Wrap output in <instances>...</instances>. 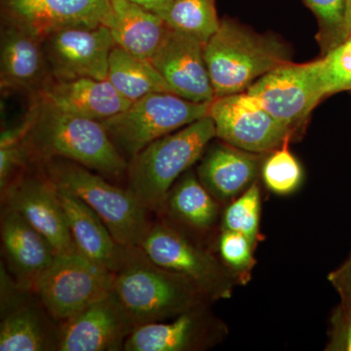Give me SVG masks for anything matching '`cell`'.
<instances>
[{
    "instance_id": "1",
    "label": "cell",
    "mask_w": 351,
    "mask_h": 351,
    "mask_svg": "<svg viewBox=\"0 0 351 351\" xmlns=\"http://www.w3.org/2000/svg\"><path fill=\"white\" fill-rule=\"evenodd\" d=\"M24 143L31 159H66L101 175L117 177L128 163L100 121L56 110L38 100Z\"/></svg>"
},
{
    "instance_id": "2",
    "label": "cell",
    "mask_w": 351,
    "mask_h": 351,
    "mask_svg": "<svg viewBox=\"0 0 351 351\" xmlns=\"http://www.w3.org/2000/svg\"><path fill=\"white\" fill-rule=\"evenodd\" d=\"M113 293L136 327L173 319L209 301L188 278L159 267L140 247L127 250Z\"/></svg>"
},
{
    "instance_id": "3",
    "label": "cell",
    "mask_w": 351,
    "mask_h": 351,
    "mask_svg": "<svg viewBox=\"0 0 351 351\" xmlns=\"http://www.w3.org/2000/svg\"><path fill=\"white\" fill-rule=\"evenodd\" d=\"M204 58L216 97L243 93L263 75L291 63L280 39L230 20L221 21L205 44Z\"/></svg>"
},
{
    "instance_id": "4",
    "label": "cell",
    "mask_w": 351,
    "mask_h": 351,
    "mask_svg": "<svg viewBox=\"0 0 351 351\" xmlns=\"http://www.w3.org/2000/svg\"><path fill=\"white\" fill-rule=\"evenodd\" d=\"M216 137L208 115L154 141L132 157L127 168L129 189L149 211L162 214L170 189Z\"/></svg>"
},
{
    "instance_id": "5",
    "label": "cell",
    "mask_w": 351,
    "mask_h": 351,
    "mask_svg": "<svg viewBox=\"0 0 351 351\" xmlns=\"http://www.w3.org/2000/svg\"><path fill=\"white\" fill-rule=\"evenodd\" d=\"M45 173L57 188L91 208L120 245L140 246L152 225L149 211L130 189L113 186L99 173L66 159L45 161Z\"/></svg>"
},
{
    "instance_id": "6",
    "label": "cell",
    "mask_w": 351,
    "mask_h": 351,
    "mask_svg": "<svg viewBox=\"0 0 351 351\" xmlns=\"http://www.w3.org/2000/svg\"><path fill=\"white\" fill-rule=\"evenodd\" d=\"M210 104L166 92L152 93L101 123L120 154L132 158L154 141L208 117Z\"/></svg>"
},
{
    "instance_id": "7",
    "label": "cell",
    "mask_w": 351,
    "mask_h": 351,
    "mask_svg": "<svg viewBox=\"0 0 351 351\" xmlns=\"http://www.w3.org/2000/svg\"><path fill=\"white\" fill-rule=\"evenodd\" d=\"M138 247L159 267L188 278L209 301L232 297V272L174 223H152Z\"/></svg>"
},
{
    "instance_id": "8",
    "label": "cell",
    "mask_w": 351,
    "mask_h": 351,
    "mask_svg": "<svg viewBox=\"0 0 351 351\" xmlns=\"http://www.w3.org/2000/svg\"><path fill=\"white\" fill-rule=\"evenodd\" d=\"M246 93L294 136L318 104L329 96L321 59L284 64L261 77Z\"/></svg>"
},
{
    "instance_id": "9",
    "label": "cell",
    "mask_w": 351,
    "mask_h": 351,
    "mask_svg": "<svg viewBox=\"0 0 351 351\" xmlns=\"http://www.w3.org/2000/svg\"><path fill=\"white\" fill-rule=\"evenodd\" d=\"M114 274L78 252L56 256L39 281L36 294L61 323L112 292Z\"/></svg>"
},
{
    "instance_id": "10",
    "label": "cell",
    "mask_w": 351,
    "mask_h": 351,
    "mask_svg": "<svg viewBox=\"0 0 351 351\" xmlns=\"http://www.w3.org/2000/svg\"><path fill=\"white\" fill-rule=\"evenodd\" d=\"M217 138L254 154H269L289 143L294 135L279 123L246 92L216 97L210 104Z\"/></svg>"
},
{
    "instance_id": "11",
    "label": "cell",
    "mask_w": 351,
    "mask_h": 351,
    "mask_svg": "<svg viewBox=\"0 0 351 351\" xmlns=\"http://www.w3.org/2000/svg\"><path fill=\"white\" fill-rule=\"evenodd\" d=\"M50 76L58 80H106L115 46L106 25L61 29L43 39Z\"/></svg>"
},
{
    "instance_id": "12",
    "label": "cell",
    "mask_w": 351,
    "mask_h": 351,
    "mask_svg": "<svg viewBox=\"0 0 351 351\" xmlns=\"http://www.w3.org/2000/svg\"><path fill=\"white\" fill-rule=\"evenodd\" d=\"M29 293L1 267V351L57 350L60 323L53 324L56 320L43 302L29 299Z\"/></svg>"
},
{
    "instance_id": "13",
    "label": "cell",
    "mask_w": 351,
    "mask_h": 351,
    "mask_svg": "<svg viewBox=\"0 0 351 351\" xmlns=\"http://www.w3.org/2000/svg\"><path fill=\"white\" fill-rule=\"evenodd\" d=\"M7 206L18 212L52 245L58 256L76 253L66 214L47 175H19L4 191Z\"/></svg>"
},
{
    "instance_id": "14",
    "label": "cell",
    "mask_w": 351,
    "mask_h": 351,
    "mask_svg": "<svg viewBox=\"0 0 351 351\" xmlns=\"http://www.w3.org/2000/svg\"><path fill=\"white\" fill-rule=\"evenodd\" d=\"M136 326L113 293L60 323L59 351H119Z\"/></svg>"
},
{
    "instance_id": "15",
    "label": "cell",
    "mask_w": 351,
    "mask_h": 351,
    "mask_svg": "<svg viewBox=\"0 0 351 351\" xmlns=\"http://www.w3.org/2000/svg\"><path fill=\"white\" fill-rule=\"evenodd\" d=\"M3 6L9 24L44 39L61 29L103 25L110 0H3Z\"/></svg>"
},
{
    "instance_id": "16",
    "label": "cell",
    "mask_w": 351,
    "mask_h": 351,
    "mask_svg": "<svg viewBox=\"0 0 351 351\" xmlns=\"http://www.w3.org/2000/svg\"><path fill=\"white\" fill-rule=\"evenodd\" d=\"M149 62L178 96L199 104H210L216 98L204 44L198 39L170 29Z\"/></svg>"
},
{
    "instance_id": "17",
    "label": "cell",
    "mask_w": 351,
    "mask_h": 351,
    "mask_svg": "<svg viewBox=\"0 0 351 351\" xmlns=\"http://www.w3.org/2000/svg\"><path fill=\"white\" fill-rule=\"evenodd\" d=\"M0 233L9 274L21 289L36 293L56 252L40 232L7 205L1 211Z\"/></svg>"
},
{
    "instance_id": "18",
    "label": "cell",
    "mask_w": 351,
    "mask_h": 351,
    "mask_svg": "<svg viewBox=\"0 0 351 351\" xmlns=\"http://www.w3.org/2000/svg\"><path fill=\"white\" fill-rule=\"evenodd\" d=\"M221 332L204 304L180 314L169 322L136 327L126 339L125 351H193L216 343Z\"/></svg>"
},
{
    "instance_id": "19",
    "label": "cell",
    "mask_w": 351,
    "mask_h": 351,
    "mask_svg": "<svg viewBox=\"0 0 351 351\" xmlns=\"http://www.w3.org/2000/svg\"><path fill=\"white\" fill-rule=\"evenodd\" d=\"M36 100L61 112L100 122L131 105L107 80L89 77L58 80L50 76L36 92Z\"/></svg>"
},
{
    "instance_id": "20",
    "label": "cell",
    "mask_w": 351,
    "mask_h": 351,
    "mask_svg": "<svg viewBox=\"0 0 351 351\" xmlns=\"http://www.w3.org/2000/svg\"><path fill=\"white\" fill-rule=\"evenodd\" d=\"M263 156L226 144H217L201 157L197 177L219 202L239 197L262 172Z\"/></svg>"
},
{
    "instance_id": "21",
    "label": "cell",
    "mask_w": 351,
    "mask_h": 351,
    "mask_svg": "<svg viewBox=\"0 0 351 351\" xmlns=\"http://www.w3.org/2000/svg\"><path fill=\"white\" fill-rule=\"evenodd\" d=\"M50 77L43 39L18 25L2 29L0 83L2 89L38 92Z\"/></svg>"
},
{
    "instance_id": "22",
    "label": "cell",
    "mask_w": 351,
    "mask_h": 351,
    "mask_svg": "<svg viewBox=\"0 0 351 351\" xmlns=\"http://www.w3.org/2000/svg\"><path fill=\"white\" fill-rule=\"evenodd\" d=\"M57 189L76 250L115 274L125 260L129 247L120 245L100 217L83 201L64 189Z\"/></svg>"
},
{
    "instance_id": "23",
    "label": "cell",
    "mask_w": 351,
    "mask_h": 351,
    "mask_svg": "<svg viewBox=\"0 0 351 351\" xmlns=\"http://www.w3.org/2000/svg\"><path fill=\"white\" fill-rule=\"evenodd\" d=\"M104 25L110 29L115 45L147 61L156 54L170 29L160 16L129 0H110Z\"/></svg>"
},
{
    "instance_id": "24",
    "label": "cell",
    "mask_w": 351,
    "mask_h": 351,
    "mask_svg": "<svg viewBox=\"0 0 351 351\" xmlns=\"http://www.w3.org/2000/svg\"><path fill=\"white\" fill-rule=\"evenodd\" d=\"M162 214L191 230L206 232L218 221L219 204L197 175L189 170L170 189Z\"/></svg>"
},
{
    "instance_id": "25",
    "label": "cell",
    "mask_w": 351,
    "mask_h": 351,
    "mask_svg": "<svg viewBox=\"0 0 351 351\" xmlns=\"http://www.w3.org/2000/svg\"><path fill=\"white\" fill-rule=\"evenodd\" d=\"M107 80L131 103L152 93H173L151 62L134 56L117 45L110 53Z\"/></svg>"
},
{
    "instance_id": "26",
    "label": "cell",
    "mask_w": 351,
    "mask_h": 351,
    "mask_svg": "<svg viewBox=\"0 0 351 351\" xmlns=\"http://www.w3.org/2000/svg\"><path fill=\"white\" fill-rule=\"evenodd\" d=\"M160 17L170 29L189 34L204 45L218 32L221 22L215 0H172Z\"/></svg>"
},
{
    "instance_id": "27",
    "label": "cell",
    "mask_w": 351,
    "mask_h": 351,
    "mask_svg": "<svg viewBox=\"0 0 351 351\" xmlns=\"http://www.w3.org/2000/svg\"><path fill=\"white\" fill-rule=\"evenodd\" d=\"M260 218L261 189L256 181L226 208L221 219V230L242 233L256 243Z\"/></svg>"
},
{
    "instance_id": "28",
    "label": "cell",
    "mask_w": 351,
    "mask_h": 351,
    "mask_svg": "<svg viewBox=\"0 0 351 351\" xmlns=\"http://www.w3.org/2000/svg\"><path fill=\"white\" fill-rule=\"evenodd\" d=\"M288 144L286 143L272 152L263 164L262 176L265 186L279 195L294 193L302 181L301 165L289 151Z\"/></svg>"
},
{
    "instance_id": "29",
    "label": "cell",
    "mask_w": 351,
    "mask_h": 351,
    "mask_svg": "<svg viewBox=\"0 0 351 351\" xmlns=\"http://www.w3.org/2000/svg\"><path fill=\"white\" fill-rule=\"evenodd\" d=\"M317 18V39L325 54L341 43L345 25L346 0H302Z\"/></svg>"
},
{
    "instance_id": "30",
    "label": "cell",
    "mask_w": 351,
    "mask_h": 351,
    "mask_svg": "<svg viewBox=\"0 0 351 351\" xmlns=\"http://www.w3.org/2000/svg\"><path fill=\"white\" fill-rule=\"evenodd\" d=\"M255 242L242 233L221 230L219 239V253L221 262L228 270L243 283L248 281L250 272L255 267L253 251Z\"/></svg>"
},
{
    "instance_id": "31",
    "label": "cell",
    "mask_w": 351,
    "mask_h": 351,
    "mask_svg": "<svg viewBox=\"0 0 351 351\" xmlns=\"http://www.w3.org/2000/svg\"><path fill=\"white\" fill-rule=\"evenodd\" d=\"M329 96L351 90V36L321 58Z\"/></svg>"
},
{
    "instance_id": "32",
    "label": "cell",
    "mask_w": 351,
    "mask_h": 351,
    "mask_svg": "<svg viewBox=\"0 0 351 351\" xmlns=\"http://www.w3.org/2000/svg\"><path fill=\"white\" fill-rule=\"evenodd\" d=\"M31 159L24 141L0 147V188L1 191L15 179Z\"/></svg>"
},
{
    "instance_id": "33",
    "label": "cell",
    "mask_w": 351,
    "mask_h": 351,
    "mask_svg": "<svg viewBox=\"0 0 351 351\" xmlns=\"http://www.w3.org/2000/svg\"><path fill=\"white\" fill-rule=\"evenodd\" d=\"M332 324V338L328 350L351 351V315L345 304H339L335 311Z\"/></svg>"
},
{
    "instance_id": "34",
    "label": "cell",
    "mask_w": 351,
    "mask_h": 351,
    "mask_svg": "<svg viewBox=\"0 0 351 351\" xmlns=\"http://www.w3.org/2000/svg\"><path fill=\"white\" fill-rule=\"evenodd\" d=\"M328 281L338 293L341 304L351 306V245L348 258L339 267L330 272Z\"/></svg>"
},
{
    "instance_id": "35",
    "label": "cell",
    "mask_w": 351,
    "mask_h": 351,
    "mask_svg": "<svg viewBox=\"0 0 351 351\" xmlns=\"http://www.w3.org/2000/svg\"><path fill=\"white\" fill-rule=\"evenodd\" d=\"M133 3L144 7L147 10L160 16L161 13L167 8L172 0H129Z\"/></svg>"
},
{
    "instance_id": "36",
    "label": "cell",
    "mask_w": 351,
    "mask_h": 351,
    "mask_svg": "<svg viewBox=\"0 0 351 351\" xmlns=\"http://www.w3.org/2000/svg\"><path fill=\"white\" fill-rule=\"evenodd\" d=\"M351 36V0H346V15L341 43Z\"/></svg>"
},
{
    "instance_id": "37",
    "label": "cell",
    "mask_w": 351,
    "mask_h": 351,
    "mask_svg": "<svg viewBox=\"0 0 351 351\" xmlns=\"http://www.w3.org/2000/svg\"><path fill=\"white\" fill-rule=\"evenodd\" d=\"M345 306H346V307H348V311H350V315H351V306H348V304H345Z\"/></svg>"
}]
</instances>
